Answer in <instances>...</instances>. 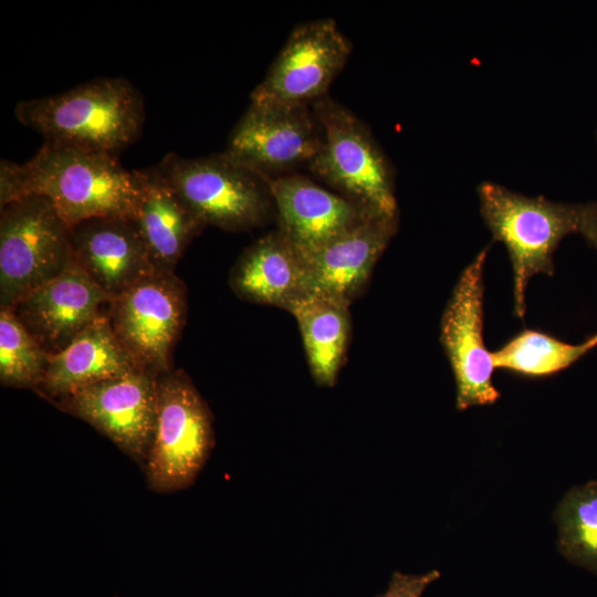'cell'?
I'll use <instances>...</instances> for the list:
<instances>
[{"label": "cell", "mask_w": 597, "mask_h": 597, "mask_svg": "<svg viewBox=\"0 0 597 597\" xmlns=\"http://www.w3.org/2000/svg\"><path fill=\"white\" fill-rule=\"evenodd\" d=\"M230 284L244 300L286 311L307 295L302 258L279 229L242 252L231 270Z\"/></svg>", "instance_id": "e0dca14e"}, {"label": "cell", "mask_w": 597, "mask_h": 597, "mask_svg": "<svg viewBox=\"0 0 597 597\" xmlns=\"http://www.w3.org/2000/svg\"><path fill=\"white\" fill-rule=\"evenodd\" d=\"M17 119L44 142L116 154L138 139L145 103L126 78L105 77L19 102Z\"/></svg>", "instance_id": "7a4b0ae2"}, {"label": "cell", "mask_w": 597, "mask_h": 597, "mask_svg": "<svg viewBox=\"0 0 597 597\" xmlns=\"http://www.w3.org/2000/svg\"><path fill=\"white\" fill-rule=\"evenodd\" d=\"M0 212V308L57 276L72 259L70 227L50 199L30 195Z\"/></svg>", "instance_id": "52a82bcc"}, {"label": "cell", "mask_w": 597, "mask_h": 597, "mask_svg": "<svg viewBox=\"0 0 597 597\" xmlns=\"http://www.w3.org/2000/svg\"><path fill=\"white\" fill-rule=\"evenodd\" d=\"M352 44L336 21L323 18L296 24L251 102L312 105L345 66Z\"/></svg>", "instance_id": "30bf717a"}, {"label": "cell", "mask_w": 597, "mask_h": 597, "mask_svg": "<svg viewBox=\"0 0 597 597\" xmlns=\"http://www.w3.org/2000/svg\"><path fill=\"white\" fill-rule=\"evenodd\" d=\"M439 577L440 573L436 569L420 575L395 572L387 590L377 597H420Z\"/></svg>", "instance_id": "cb8c5ba5"}, {"label": "cell", "mask_w": 597, "mask_h": 597, "mask_svg": "<svg viewBox=\"0 0 597 597\" xmlns=\"http://www.w3.org/2000/svg\"><path fill=\"white\" fill-rule=\"evenodd\" d=\"M488 248L462 271L441 320L440 342L453 370L457 409L492 405L500 392L492 381V352L483 341V270Z\"/></svg>", "instance_id": "8fae6325"}, {"label": "cell", "mask_w": 597, "mask_h": 597, "mask_svg": "<svg viewBox=\"0 0 597 597\" xmlns=\"http://www.w3.org/2000/svg\"><path fill=\"white\" fill-rule=\"evenodd\" d=\"M597 347V333L569 344L536 329H524L492 352L495 368L526 377L557 374Z\"/></svg>", "instance_id": "44dd1931"}, {"label": "cell", "mask_w": 597, "mask_h": 597, "mask_svg": "<svg viewBox=\"0 0 597 597\" xmlns=\"http://www.w3.org/2000/svg\"><path fill=\"white\" fill-rule=\"evenodd\" d=\"M186 307L182 281L172 271L156 270L114 297L107 315L135 366L159 375L171 370Z\"/></svg>", "instance_id": "ba28073f"}, {"label": "cell", "mask_w": 597, "mask_h": 597, "mask_svg": "<svg viewBox=\"0 0 597 597\" xmlns=\"http://www.w3.org/2000/svg\"><path fill=\"white\" fill-rule=\"evenodd\" d=\"M321 143L312 105L250 102L224 153L269 180L308 166Z\"/></svg>", "instance_id": "9c48e42d"}, {"label": "cell", "mask_w": 597, "mask_h": 597, "mask_svg": "<svg viewBox=\"0 0 597 597\" xmlns=\"http://www.w3.org/2000/svg\"><path fill=\"white\" fill-rule=\"evenodd\" d=\"M210 409L184 370L157 376L156 426L145 468L158 493L190 486L213 448Z\"/></svg>", "instance_id": "8992f818"}, {"label": "cell", "mask_w": 597, "mask_h": 597, "mask_svg": "<svg viewBox=\"0 0 597 597\" xmlns=\"http://www.w3.org/2000/svg\"><path fill=\"white\" fill-rule=\"evenodd\" d=\"M142 187V170H127L114 154L64 144L44 142L23 164L0 163V207L43 196L69 227L93 218L134 219Z\"/></svg>", "instance_id": "6da1fadb"}, {"label": "cell", "mask_w": 597, "mask_h": 597, "mask_svg": "<svg viewBox=\"0 0 597 597\" xmlns=\"http://www.w3.org/2000/svg\"><path fill=\"white\" fill-rule=\"evenodd\" d=\"M112 297L71 259L54 279L22 297L12 313L50 355L69 346Z\"/></svg>", "instance_id": "4fadbf2b"}, {"label": "cell", "mask_w": 597, "mask_h": 597, "mask_svg": "<svg viewBox=\"0 0 597 597\" xmlns=\"http://www.w3.org/2000/svg\"><path fill=\"white\" fill-rule=\"evenodd\" d=\"M555 517L561 553L597 575V480L572 488Z\"/></svg>", "instance_id": "7402d4cb"}, {"label": "cell", "mask_w": 597, "mask_h": 597, "mask_svg": "<svg viewBox=\"0 0 597 597\" xmlns=\"http://www.w3.org/2000/svg\"><path fill=\"white\" fill-rule=\"evenodd\" d=\"M73 260L112 298L156 271L134 219L103 217L70 227Z\"/></svg>", "instance_id": "2e32d148"}, {"label": "cell", "mask_w": 597, "mask_h": 597, "mask_svg": "<svg viewBox=\"0 0 597 597\" xmlns=\"http://www.w3.org/2000/svg\"><path fill=\"white\" fill-rule=\"evenodd\" d=\"M586 242L597 250V202L580 203L579 231Z\"/></svg>", "instance_id": "d4e9b609"}, {"label": "cell", "mask_w": 597, "mask_h": 597, "mask_svg": "<svg viewBox=\"0 0 597 597\" xmlns=\"http://www.w3.org/2000/svg\"><path fill=\"white\" fill-rule=\"evenodd\" d=\"M138 369L114 334L107 313L96 318L63 350L50 355L41 385L49 397H64L98 381Z\"/></svg>", "instance_id": "ac0fdd59"}, {"label": "cell", "mask_w": 597, "mask_h": 597, "mask_svg": "<svg viewBox=\"0 0 597 597\" xmlns=\"http://www.w3.org/2000/svg\"><path fill=\"white\" fill-rule=\"evenodd\" d=\"M268 181L279 230L301 256L322 248L374 214L297 172Z\"/></svg>", "instance_id": "5bb4252c"}, {"label": "cell", "mask_w": 597, "mask_h": 597, "mask_svg": "<svg viewBox=\"0 0 597 597\" xmlns=\"http://www.w3.org/2000/svg\"><path fill=\"white\" fill-rule=\"evenodd\" d=\"M134 221L155 270L172 271L205 224L154 167L142 170Z\"/></svg>", "instance_id": "d6986e66"}, {"label": "cell", "mask_w": 597, "mask_h": 597, "mask_svg": "<svg viewBox=\"0 0 597 597\" xmlns=\"http://www.w3.org/2000/svg\"><path fill=\"white\" fill-rule=\"evenodd\" d=\"M50 354L9 308H0V381L3 386L38 388Z\"/></svg>", "instance_id": "603a6c76"}, {"label": "cell", "mask_w": 597, "mask_h": 597, "mask_svg": "<svg viewBox=\"0 0 597 597\" xmlns=\"http://www.w3.org/2000/svg\"><path fill=\"white\" fill-rule=\"evenodd\" d=\"M157 376L135 369L75 390L61 405L134 460L146 461L156 426Z\"/></svg>", "instance_id": "7c38bea8"}, {"label": "cell", "mask_w": 597, "mask_h": 597, "mask_svg": "<svg viewBox=\"0 0 597 597\" xmlns=\"http://www.w3.org/2000/svg\"><path fill=\"white\" fill-rule=\"evenodd\" d=\"M321 147L307 168L314 177L364 210L397 218L391 166L370 129L329 95L312 104Z\"/></svg>", "instance_id": "277c9868"}, {"label": "cell", "mask_w": 597, "mask_h": 597, "mask_svg": "<svg viewBox=\"0 0 597 597\" xmlns=\"http://www.w3.org/2000/svg\"><path fill=\"white\" fill-rule=\"evenodd\" d=\"M154 168L205 227L245 231L275 210L268 179L224 151L196 158L170 153Z\"/></svg>", "instance_id": "5b68a950"}, {"label": "cell", "mask_w": 597, "mask_h": 597, "mask_svg": "<svg viewBox=\"0 0 597 597\" xmlns=\"http://www.w3.org/2000/svg\"><path fill=\"white\" fill-rule=\"evenodd\" d=\"M397 227L398 217L370 214L322 248L302 255L306 293L350 304L367 283Z\"/></svg>", "instance_id": "9a60e30c"}, {"label": "cell", "mask_w": 597, "mask_h": 597, "mask_svg": "<svg viewBox=\"0 0 597 597\" xmlns=\"http://www.w3.org/2000/svg\"><path fill=\"white\" fill-rule=\"evenodd\" d=\"M349 305L307 294L287 308L298 324L311 373L321 386H334L343 366L350 333Z\"/></svg>", "instance_id": "ffe728a7"}, {"label": "cell", "mask_w": 597, "mask_h": 597, "mask_svg": "<svg viewBox=\"0 0 597 597\" xmlns=\"http://www.w3.org/2000/svg\"><path fill=\"white\" fill-rule=\"evenodd\" d=\"M480 211L493 239L507 249L513 271L514 314L525 315V291L532 276L553 275V254L561 241L578 233L580 203L527 197L494 182L478 187Z\"/></svg>", "instance_id": "3957f363"}]
</instances>
